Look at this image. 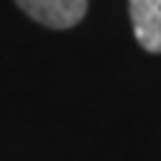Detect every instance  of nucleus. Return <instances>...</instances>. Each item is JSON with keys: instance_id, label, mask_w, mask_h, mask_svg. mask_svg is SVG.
<instances>
[{"instance_id": "f257e3e1", "label": "nucleus", "mask_w": 161, "mask_h": 161, "mask_svg": "<svg viewBox=\"0 0 161 161\" xmlns=\"http://www.w3.org/2000/svg\"><path fill=\"white\" fill-rule=\"evenodd\" d=\"M34 23L45 25V28H74L85 11H88V0H14Z\"/></svg>"}, {"instance_id": "f03ea898", "label": "nucleus", "mask_w": 161, "mask_h": 161, "mask_svg": "<svg viewBox=\"0 0 161 161\" xmlns=\"http://www.w3.org/2000/svg\"><path fill=\"white\" fill-rule=\"evenodd\" d=\"M127 6L139 45L150 54H161V0H127Z\"/></svg>"}]
</instances>
